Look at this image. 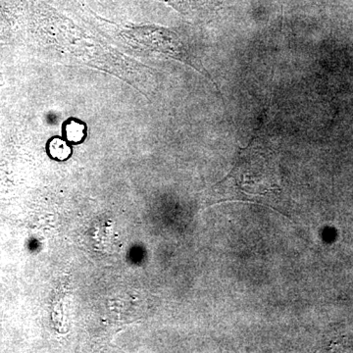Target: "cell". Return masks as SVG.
<instances>
[{"label": "cell", "instance_id": "obj_1", "mask_svg": "<svg viewBox=\"0 0 353 353\" xmlns=\"http://www.w3.org/2000/svg\"><path fill=\"white\" fill-rule=\"evenodd\" d=\"M50 159L57 162L67 161L73 154V148L63 137H52L46 146Z\"/></svg>", "mask_w": 353, "mask_h": 353}, {"label": "cell", "instance_id": "obj_2", "mask_svg": "<svg viewBox=\"0 0 353 353\" xmlns=\"http://www.w3.org/2000/svg\"><path fill=\"white\" fill-rule=\"evenodd\" d=\"M63 138L72 145H81L87 139V126L80 120L66 121L62 128Z\"/></svg>", "mask_w": 353, "mask_h": 353}]
</instances>
